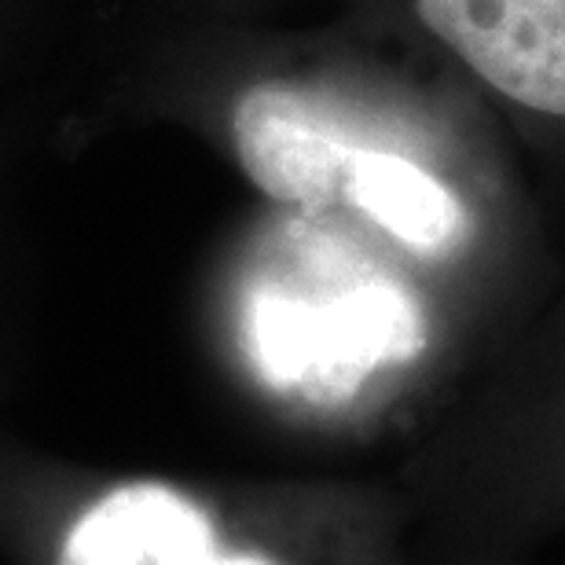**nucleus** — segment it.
<instances>
[{"mask_svg": "<svg viewBox=\"0 0 565 565\" xmlns=\"http://www.w3.org/2000/svg\"><path fill=\"white\" fill-rule=\"evenodd\" d=\"M0 547L19 565H287L217 495L173 478L0 484Z\"/></svg>", "mask_w": 565, "mask_h": 565, "instance_id": "nucleus-1", "label": "nucleus"}, {"mask_svg": "<svg viewBox=\"0 0 565 565\" xmlns=\"http://www.w3.org/2000/svg\"><path fill=\"white\" fill-rule=\"evenodd\" d=\"M246 342L268 386L327 404L371 371L419 356L426 327L397 282H356L320 298L265 290L246 312Z\"/></svg>", "mask_w": 565, "mask_h": 565, "instance_id": "nucleus-2", "label": "nucleus"}, {"mask_svg": "<svg viewBox=\"0 0 565 565\" xmlns=\"http://www.w3.org/2000/svg\"><path fill=\"white\" fill-rule=\"evenodd\" d=\"M415 8L492 88L565 118V0H415Z\"/></svg>", "mask_w": 565, "mask_h": 565, "instance_id": "nucleus-3", "label": "nucleus"}, {"mask_svg": "<svg viewBox=\"0 0 565 565\" xmlns=\"http://www.w3.org/2000/svg\"><path fill=\"white\" fill-rule=\"evenodd\" d=\"M232 137L243 169L268 199L320 210L342 195V169L353 140L327 129L290 88H250L235 104Z\"/></svg>", "mask_w": 565, "mask_h": 565, "instance_id": "nucleus-4", "label": "nucleus"}, {"mask_svg": "<svg viewBox=\"0 0 565 565\" xmlns=\"http://www.w3.org/2000/svg\"><path fill=\"white\" fill-rule=\"evenodd\" d=\"M338 202H349L382 232L426 257L451 254L470 228L456 191L415 166L412 158L382 151V147L353 143Z\"/></svg>", "mask_w": 565, "mask_h": 565, "instance_id": "nucleus-5", "label": "nucleus"}]
</instances>
